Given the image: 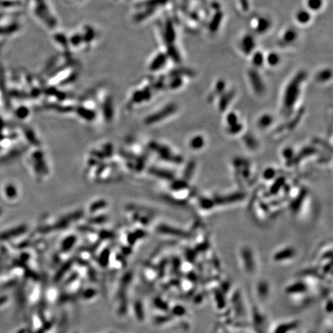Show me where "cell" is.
<instances>
[{
    "label": "cell",
    "mask_w": 333,
    "mask_h": 333,
    "mask_svg": "<svg viewBox=\"0 0 333 333\" xmlns=\"http://www.w3.org/2000/svg\"><path fill=\"white\" fill-rule=\"evenodd\" d=\"M170 0H134L131 10V20L135 25L146 24Z\"/></svg>",
    "instance_id": "6da1fadb"
},
{
    "label": "cell",
    "mask_w": 333,
    "mask_h": 333,
    "mask_svg": "<svg viewBox=\"0 0 333 333\" xmlns=\"http://www.w3.org/2000/svg\"><path fill=\"white\" fill-rule=\"evenodd\" d=\"M32 11L36 21L47 31L59 29V19L50 0H32Z\"/></svg>",
    "instance_id": "7a4b0ae2"
},
{
    "label": "cell",
    "mask_w": 333,
    "mask_h": 333,
    "mask_svg": "<svg viewBox=\"0 0 333 333\" xmlns=\"http://www.w3.org/2000/svg\"><path fill=\"white\" fill-rule=\"evenodd\" d=\"M152 86V79L149 78L141 81L131 92L129 97V103L138 105L149 101L152 96V88H154Z\"/></svg>",
    "instance_id": "3957f363"
},
{
    "label": "cell",
    "mask_w": 333,
    "mask_h": 333,
    "mask_svg": "<svg viewBox=\"0 0 333 333\" xmlns=\"http://www.w3.org/2000/svg\"><path fill=\"white\" fill-rule=\"evenodd\" d=\"M97 103L94 99L85 98V100L81 102L79 106L76 108V114L80 118L84 119L86 121H94L97 117L96 112Z\"/></svg>",
    "instance_id": "277c9868"
},
{
    "label": "cell",
    "mask_w": 333,
    "mask_h": 333,
    "mask_svg": "<svg viewBox=\"0 0 333 333\" xmlns=\"http://www.w3.org/2000/svg\"><path fill=\"white\" fill-rule=\"evenodd\" d=\"M78 28L80 30L82 36L90 51L94 48V46L98 43L100 39L99 30L94 26L89 24H81Z\"/></svg>",
    "instance_id": "5b68a950"
},
{
    "label": "cell",
    "mask_w": 333,
    "mask_h": 333,
    "mask_svg": "<svg viewBox=\"0 0 333 333\" xmlns=\"http://www.w3.org/2000/svg\"><path fill=\"white\" fill-rule=\"evenodd\" d=\"M169 59V56L164 52H157L150 58L147 68L151 73H157L164 68Z\"/></svg>",
    "instance_id": "8992f818"
},
{
    "label": "cell",
    "mask_w": 333,
    "mask_h": 333,
    "mask_svg": "<svg viewBox=\"0 0 333 333\" xmlns=\"http://www.w3.org/2000/svg\"><path fill=\"white\" fill-rule=\"evenodd\" d=\"M52 42L62 54L72 55L69 50L67 33L64 32V30L58 29L56 31L53 32L52 33Z\"/></svg>",
    "instance_id": "52a82bcc"
},
{
    "label": "cell",
    "mask_w": 333,
    "mask_h": 333,
    "mask_svg": "<svg viewBox=\"0 0 333 333\" xmlns=\"http://www.w3.org/2000/svg\"><path fill=\"white\" fill-rule=\"evenodd\" d=\"M304 76L305 73H301L298 74L297 76L294 78L292 81L291 84L288 85V88L286 90V94H285V99L286 102V106L289 107L293 101L294 98H297L299 94V85L302 80H303Z\"/></svg>",
    "instance_id": "ba28073f"
},
{
    "label": "cell",
    "mask_w": 333,
    "mask_h": 333,
    "mask_svg": "<svg viewBox=\"0 0 333 333\" xmlns=\"http://www.w3.org/2000/svg\"><path fill=\"white\" fill-rule=\"evenodd\" d=\"M172 111H174V107L172 105L171 106L167 107V108H163L160 112H157L155 114H151L149 117L145 119V124L152 125L154 123L160 121L164 118L165 116H169V114H172Z\"/></svg>",
    "instance_id": "9c48e42d"
},
{
    "label": "cell",
    "mask_w": 333,
    "mask_h": 333,
    "mask_svg": "<svg viewBox=\"0 0 333 333\" xmlns=\"http://www.w3.org/2000/svg\"><path fill=\"white\" fill-rule=\"evenodd\" d=\"M293 256H294V252L291 248L285 249V250L279 252L275 256V260L277 261V262H281V261L286 260V259H289V258L293 257Z\"/></svg>",
    "instance_id": "30bf717a"
},
{
    "label": "cell",
    "mask_w": 333,
    "mask_h": 333,
    "mask_svg": "<svg viewBox=\"0 0 333 333\" xmlns=\"http://www.w3.org/2000/svg\"><path fill=\"white\" fill-rule=\"evenodd\" d=\"M296 17H297V20L300 24H305L309 22L311 16H310V14L308 12L305 11V10H301V11L298 12Z\"/></svg>",
    "instance_id": "8fae6325"
},
{
    "label": "cell",
    "mask_w": 333,
    "mask_h": 333,
    "mask_svg": "<svg viewBox=\"0 0 333 333\" xmlns=\"http://www.w3.org/2000/svg\"><path fill=\"white\" fill-rule=\"evenodd\" d=\"M296 326H297V324L296 322H294V323L282 324L279 328H277L276 333H286L288 330L291 331L293 328H296Z\"/></svg>",
    "instance_id": "7c38bea8"
},
{
    "label": "cell",
    "mask_w": 333,
    "mask_h": 333,
    "mask_svg": "<svg viewBox=\"0 0 333 333\" xmlns=\"http://www.w3.org/2000/svg\"><path fill=\"white\" fill-rule=\"evenodd\" d=\"M307 6L310 10L317 11L322 7V0H308Z\"/></svg>",
    "instance_id": "4fadbf2b"
},
{
    "label": "cell",
    "mask_w": 333,
    "mask_h": 333,
    "mask_svg": "<svg viewBox=\"0 0 333 333\" xmlns=\"http://www.w3.org/2000/svg\"><path fill=\"white\" fill-rule=\"evenodd\" d=\"M254 47V41L250 37L245 38L243 41V49L246 53H248L251 51V49Z\"/></svg>",
    "instance_id": "5bb4252c"
},
{
    "label": "cell",
    "mask_w": 333,
    "mask_h": 333,
    "mask_svg": "<svg viewBox=\"0 0 333 333\" xmlns=\"http://www.w3.org/2000/svg\"><path fill=\"white\" fill-rule=\"evenodd\" d=\"M283 38L284 39H285V42H293V41H294L296 38V32H294V30H288V32L285 33V36H284Z\"/></svg>",
    "instance_id": "9a60e30c"
},
{
    "label": "cell",
    "mask_w": 333,
    "mask_h": 333,
    "mask_svg": "<svg viewBox=\"0 0 333 333\" xmlns=\"http://www.w3.org/2000/svg\"><path fill=\"white\" fill-rule=\"evenodd\" d=\"M267 60L271 66L277 65L279 62V55L276 54V53H271V54L268 55Z\"/></svg>",
    "instance_id": "2e32d148"
},
{
    "label": "cell",
    "mask_w": 333,
    "mask_h": 333,
    "mask_svg": "<svg viewBox=\"0 0 333 333\" xmlns=\"http://www.w3.org/2000/svg\"><path fill=\"white\" fill-rule=\"evenodd\" d=\"M263 60L264 57L261 53H256V54H255L254 57H253V63H254L255 65L258 66V67L262 65Z\"/></svg>",
    "instance_id": "e0dca14e"
},
{
    "label": "cell",
    "mask_w": 333,
    "mask_h": 333,
    "mask_svg": "<svg viewBox=\"0 0 333 333\" xmlns=\"http://www.w3.org/2000/svg\"><path fill=\"white\" fill-rule=\"evenodd\" d=\"M288 291L293 290L294 293H303L305 290V286L302 285V283L296 284V287L295 285H292L291 287H288Z\"/></svg>",
    "instance_id": "ac0fdd59"
},
{
    "label": "cell",
    "mask_w": 333,
    "mask_h": 333,
    "mask_svg": "<svg viewBox=\"0 0 333 333\" xmlns=\"http://www.w3.org/2000/svg\"><path fill=\"white\" fill-rule=\"evenodd\" d=\"M70 1L75 5H81V4H85L87 0H70Z\"/></svg>",
    "instance_id": "d6986e66"
},
{
    "label": "cell",
    "mask_w": 333,
    "mask_h": 333,
    "mask_svg": "<svg viewBox=\"0 0 333 333\" xmlns=\"http://www.w3.org/2000/svg\"><path fill=\"white\" fill-rule=\"evenodd\" d=\"M116 2H120V3H127L130 2V1H134V0H114Z\"/></svg>",
    "instance_id": "ffe728a7"
}]
</instances>
